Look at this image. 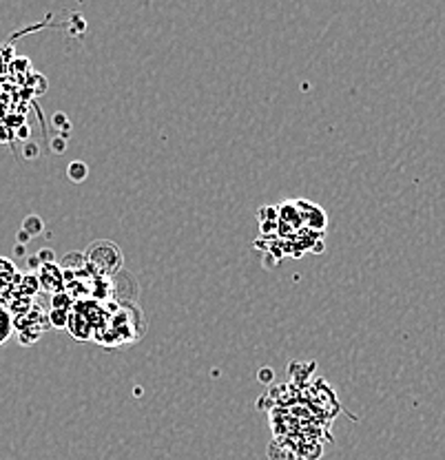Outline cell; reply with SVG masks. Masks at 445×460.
<instances>
[{
	"instance_id": "6da1fadb",
	"label": "cell",
	"mask_w": 445,
	"mask_h": 460,
	"mask_svg": "<svg viewBox=\"0 0 445 460\" xmlns=\"http://www.w3.org/2000/svg\"><path fill=\"white\" fill-rule=\"evenodd\" d=\"M13 332V316L7 308H0V345L7 341Z\"/></svg>"
},
{
	"instance_id": "7a4b0ae2",
	"label": "cell",
	"mask_w": 445,
	"mask_h": 460,
	"mask_svg": "<svg viewBox=\"0 0 445 460\" xmlns=\"http://www.w3.org/2000/svg\"><path fill=\"white\" fill-rule=\"evenodd\" d=\"M67 175H69V180L74 181V184H80V181H85L89 177V166L80 160L71 162L69 169H67Z\"/></svg>"
},
{
	"instance_id": "3957f363",
	"label": "cell",
	"mask_w": 445,
	"mask_h": 460,
	"mask_svg": "<svg viewBox=\"0 0 445 460\" xmlns=\"http://www.w3.org/2000/svg\"><path fill=\"white\" fill-rule=\"evenodd\" d=\"M22 230L30 233V237H36V234H40L45 230V222L38 215H27L25 222H22Z\"/></svg>"
},
{
	"instance_id": "277c9868",
	"label": "cell",
	"mask_w": 445,
	"mask_h": 460,
	"mask_svg": "<svg viewBox=\"0 0 445 460\" xmlns=\"http://www.w3.org/2000/svg\"><path fill=\"white\" fill-rule=\"evenodd\" d=\"M51 122H54V127L58 128L62 137L69 136L71 127H69V119H67V115H65V113H54V118H51Z\"/></svg>"
},
{
	"instance_id": "5b68a950",
	"label": "cell",
	"mask_w": 445,
	"mask_h": 460,
	"mask_svg": "<svg viewBox=\"0 0 445 460\" xmlns=\"http://www.w3.org/2000/svg\"><path fill=\"white\" fill-rule=\"evenodd\" d=\"M49 319H51V323L58 325V328H65V325L69 323V314H67L65 310H58V308H54V313L49 314Z\"/></svg>"
},
{
	"instance_id": "8992f818",
	"label": "cell",
	"mask_w": 445,
	"mask_h": 460,
	"mask_svg": "<svg viewBox=\"0 0 445 460\" xmlns=\"http://www.w3.org/2000/svg\"><path fill=\"white\" fill-rule=\"evenodd\" d=\"M49 146H51V151H54V153H58V155H60V153H65V151H67V137H62V136H56L54 140H51Z\"/></svg>"
},
{
	"instance_id": "52a82bcc",
	"label": "cell",
	"mask_w": 445,
	"mask_h": 460,
	"mask_svg": "<svg viewBox=\"0 0 445 460\" xmlns=\"http://www.w3.org/2000/svg\"><path fill=\"white\" fill-rule=\"evenodd\" d=\"M40 155V148H38L36 142H27L25 144V157L27 160H36V157Z\"/></svg>"
},
{
	"instance_id": "ba28073f",
	"label": "cell",
	"mask_w": 445,
	"mask_h": 460,
	"mask_svg": "<svg viewBox=\"0 0 445 460\" xmlns=\"http://www.w3.org/2000/svg\"><path fill=\"white\" fill-rule=\"evenodd\" d=\"M38 259H40V263H54L56 255L51 251H42L40 255H38Z\"/></svg>"
},
{
	"instance_id": "9c48e42d",
	"label": "cell",
	"mask_w": 445,
	"mask_h": 460,
	"mask_svg": "<svg viewBox=\"0 0 445 460\" xmlns=\"http://www.w3.org/2000/svg\"><path fill=\"white\" fill-rule=\"evenodd\" d=\"M16 239H18V243H21V246H25V243L30 242L31 237H30V233H25V230L21 228V230H18V237Z\"/></svg>"
},
{
	"instance_id": "30bf717a",
	"label": "cell",
	"mask_w": 445,
	"mask_h": 460,
	"mask_svg": "<svg viewBox=\"0 0 445 460\" xmlns=\"http://www.w3.org/2000/svg\"><path fill=\"white\" fill-rule=\"evenodd\" d=\"M30 268H40V259L31 257V259H30Z\"/></svg>"
},
{
	"instance_id": "8fae6325",
	"label": "cell",
	"mask_w": 445,
	"mask_h": 460,
	"mask_svg": "<svg viewBox=\"0 0 445 460\" xmlns=\"http://www.w3.org/2000/svg\"><path fill=\"white\" fill-rule=\"evenodd\" d=\"M264 374H262V381H271L272 378V372L271 370H262Z\"/></svg>"
},
{
	"instance_id": "7c38bea8",
	"label": "cell",
	"mask_w": 445,
	"mask_h": 460,
	"mask_svg": "<svg viewBox=\"0 0 445 460\" xmlns=\"http://www.w3.org/2000/svg\"><path fill=\"white\" fill-rule=\"evenodd\" d=\"M16 255H25V246H21V243H18V246H16Z\"/></svg>"
},
{
	"instance_id": "4fadbf2b",
	"label": "cell",
	"mask_w": 445,
	"mask_h": 460,
	"mask_svg": "<svg viewBox=\"0 0 445 460\" xmlns=\"http://www.w3.org/2000/svg\"><path fill=\"white\" fill-rule=\"evenodd\" d=\"M18 136H22V137H27V136H30V128H22V131H18Z\"/></svg>"
}]
</instances>
